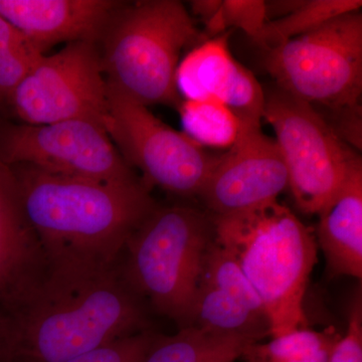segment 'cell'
I'll return each mask as SVG.
<instances>
[{
    "instance_id": "18",
    "label": "cell",
    "mask_w": 362,
    "mask_h": 362,
    "mask_svg": "<svg viewBox=\"0 0 362 362\" xmlns=\"http://www.w3.org/2000/svg\"><path fill=\"white\" fill-rule=\"evenodd\" d=\"M183 133L202 147L230 149L242 130L240 119L216 100H185L177 107Z\"/></svg>"
},
{
    "instance_id": "4",
    "label": "cell",
    "mask_w": 362,
    "mask_h": 362,
    "mask_svg": "<svg viewBox=\"0 0 362 362\" xmlns=\"http://www.w3.org/2000/svg\"><path fill=\"white\" fill-rule=\"evenodd\" d=\"M202 40L194 18L177 0L122 1L97 42L107 86L143 106L177 108L181 52Z\"/></svg>"
},
{
    "instance_id": "17",
    "label": "cell",
    "mask_w": 362,
    "mask_h": 362,
    "mask_svg": "<svg viewBox=\"0 0 362 362\" xmlns=\"http://www.w3.org/2000/svg\"><path fill=\"white\" fill-rule=\"evenodd\" d=\"M187 327L244 335L259 342L269 335L266 318L252 313L230 295L204 284H199Z\"/></svg>"
},
{
    "instance_id": "6",
    "label": "cell",
    "mask_w": 362,
    "mask_h": 362,
    "mask_svg": "<svg viewBox=\"0 0 362 362\" xmlns=\"http://www.w3.org/2000/svg\"><path fill=\"white\" fill-rule=\"evenodd\" d=\"M214 239V216L209 211L157 204L130 235L119 268L140 299H148L181 329L189 320L202 259Z\"/></svg>"
},
{
    "instance_id": "10",
    "label": "cell",
    "mask_w": 362,
    "mask_h": 362,
    "mask_svg": "<svg viewBox=\"0 0 362 362\" xmlns=\"http://www.w3.org/2000/svg\"><path fill=\"white\" fill-rule=\"evenodd\" d=\"M0 161L54 175L103 181H139L102 126L86 120L0 126Z\"/></svg>"
},
{
    "instance_id": "22",
    "label": "cell",
    "mask_w": 362,
    "mask_h": 362,
    "mask_svg": "<svg viewBox=\"0 0 362 362\" xmlns=\"http://www.w3.org/2000/svg\"><path fill=\"white\" fill-rule=\"evenodd\" d=\"M45 54L23 33L0 16V105Z\"/></svg>"
},
{
    "instance_id": "12",
    "label": "cell",
    "mask_w": 362,
    "mask_h": 362,
    "mask_svg": "<svg viewBox=\"0 0 362 362\" xmlns=\"http://www.w3.org/2000/svg\"><path fill=\"white\" fill-rule=\"evenodd\" d=\"M176 88L185 100L221 102L242 126H261L265 90L252 71L233 58L228 33L202 40L181 59Z\"/></svg>"
},
{
    "instance_id": "8",
    "label": "cell",
    "mask_w": 362,
    "mask_h": 362,
    "mask_svg": "<svg viewBox=\"0 0 362 362\" xmlns=\"http://www.w3.org/2000/svg\"><path fill=\"white\" fill-rule=\"evenodd\" d=\"M105 129L126 163L142 173L147 187L180 197H199L218 159L148 107L109 87Z\"/></svg>"
},
{
    "instance_id": "25",
    "label": "cell",
    "mask_w": 362,
    "mask_h": 362,
    "mask_svg": "<svg viewBox=\"0 0 362 362\" xmlns=\"http://www.w3.org/2000/svg\"><path fill=\"white\" fill-rule=\"evenodd\" d=\"M328 362H362V300L356 293L350 304L349 324L343 337L333 347Z\"/></svg>"
},
{
    "instance_id": "5",
    "label": "cell",
    "mask_w": 362,
    "mask_h": 362,
    "mask_svg": "<svg viewBox=\"0 0 362 362\" xmlns=\"http://www.w3.org/2000/svg\"><path fill=\"white\" fill-rule=\"evenodd\" d=\"M263 52L264 68L276 87L316 110H328L335 133L361 149V9Z\"/></svg>"
},
{
    "instance_id": "11",
    "label": "cell",
    "mask_w": 362,
    "mask_h": 362,
    "mask_svg": "<svg viewBox=\"0 0 362 362\" xmlns=\"http://www.w3.org/2000/svg\"><path fill=\"white\" fill-rule=\"evenodd\" d=\"M287 188L275 139L261 126H242L237 142L218 156L199 197L211 216H225L278 201Z\"/></svg>"
},
{
    "instance_id": "7",
    "label": "cell",
    "mask_w": 362,
    "mask_h": 362,
    "mask_svg": "<svg viewBox=\"0 0 362 362\" xmlns=\"http://www.w3.org/2000/svg\"><path fill=\"white\" fill-rule=\"evenodd\" d=\"M263 119L275 132L288 188L300 211L317 214L361 158L311 105L273 87L265 90Z\"/></svg>"
},
{
    "instance_id": "15",
    "label": "cell",
    "mask_w": 362,
    "mask_h": 362,
    "mask_svg": "<svg viewBox=\"0 0 362 362\" xmlns=\"http://www.w3.org/2000/svg\"><path fill=\"white\" fill-rule=\"evenodd\" d=\"M317 245L332 277L362 278V160L354 162L341 187L318 214Z\"/></svg>"
},
{
    "instance_id": "20",
    "label": "cell",
    "mask_w": 362,
    "mask_h": 362,
    "mask_svg": "<svg viewBox=\"0 0 362 362\" xmlns=\"http://www.w3.org/2000/svg\"><path fill=\"white\" fill-rule=\"evenodd\" d=\"M361 0H302L293 13L268 21L257 45L270 49L298 35L311 32L332 18L361 9Z\"/></svg>"
},
{
    "instance_id": "26",
    "label": "cell",
    "mask_w": 362,
    "mask_h": 362,
    "mask_svg": "<svg viewBox=\"0 0 362 362\" xmlns=\"http://www.w3.org/2000/svg\"><path fill=\"white\" fill-rule=\"evenodd\" d=\"M0 362H8L6 332H4V321H2L1 315H0Z\"/></svg>"
},
{
    "instance_id": "1",
    "label": "cell",
    "mask_w": 362,
    "mask_h": 362,
    "mask_svg": "<svg viewBox=\"0 0 362 362\" xmlns=\"http://www.w3.org/2000/svg\"><path fill=\"white\" fill-rule=\"evenodd\" d=\"M8 362H66L148 329L141 299L112 266H49L40 285L0 313Z\"/></svg>"
},
{
    "instance_id": "16",
    "label": "cell",
    "mask_w": 362,
    "mask_h": 362,
    "mask_svg": "<svg viewBox=\"0 0 362 362\" xmlns=\"http://www.w3.org/2000/svg\"><path fill=\"white\" fill-rule=\"evenodd\" d=\"M257 342L244 335L181 328L173 337L156 334L143 362H235Z\"/></svg>"
},
{
    "instance_id": "13",
    "label": "cell",
    "mask_w": 362,
    "mask_h": 362,
    "mask_svg": "<svg viewBox=\"0 0 362 362\" xmlns=\"http://www.w3.org/2000/svg\"><path fill=\"white\" fill-rule=\"evenodd\" d=\"M49 268L44 247L23 213L13 169L0 161V313L28 297Z\"/></svg>"
},
{
    "instance_id": "27",
    "label": "cell",
    "mask_w": 362,
    "mask_h": 362,
    "mask_svg": "<svg viewBox=\"0 0 362 362\" xmlns=\"http://www.w3.org/2000/svg\"><path fill=\"white\" fill-rule=\"evenodd\" d=\"M246 362H247V361H246Z\"/></svg>"
},
{
    "instance_id": "19",
    "label": "cell",
    "mask_w": 362,
    "mask_h": 362,
    "mask_svg": "<svg viewBox=\"0 0 362 362\" xmlns=\"http://www.w3.org/2000/svg\"><path fill=\"white\" fill-rule=\"evenodd\" d=\"M339 338L333 329L302 328L267 343H255L244 358L247 362H328Z\"/></svg>"
},
{
    "instance_id": "24",
    "label": "cell",
    "mask_w": 362,
    "mask_h": 362,
    "mask_svg": "<svg viewBox=\"0 0 362 362\" xmlns=\"http://www.w3.org/2000/svg\"><path fill=\"white\" fill-rule=\"evenodd\" d=\"M221 21L225 32L228 28H239L257 42L268 23L266 1L221 0Z\"/></svg>"
},
{
    "instance_id": "9",
    "label": "cell",
    "mask_w": 362,
    "mask_h": 362,
    "mask_svg": "<svg viewBox=\"0 0 362 362\" xmlns=\"http://www.w3.org/2000/svg\"><path fill=\"white\" fill-rule=\"evenodd\" d=\"M7 103L30 125L86 120L105 128L108 87L97 44L71 42L52 56L44 54Z\"/></svg>"
},
{
    "instance_id": "21",
    "label": "cell",
    "mask_w": 362,
    "mask_h": 362,
    "mask_svg": "<svg viewBox=\"0 0 362 362\" xmlns=\"http://www.w3.org/2000/svg\"><path fill=\"white\" fill-rule=\"evenodd\" d=\"M199 284L211 286L230 295L252 313L267 319L258 293L235 259L216 242V238L204 252Z\"/></svg>"
},
{
    "instance_id": "3",
    "label": "cell",
    "mask_w": 362,
    "mask_h": 362,
    "mask_svg": "<svg viewBox=\"0 0 362 362\" xmlns=\"http://www.w3.org/2000/svg\"><path fill=\"white\" fill-rule=\"evenodd\" d=\"M214 221L216 242L235 259L263 302L269 337L308 328L304 297L318 247L311 228L279 201Z\"/></svg>"
},
{
    "instance_id": "23",
    "label": "cell",
    "mask_w": 362,
    "mask_h": 362,
    "mask_svg": "<svg viewBox=\"0 0 362 362\" xmlns=\"http://www.w3.org/2000/svg\"><path fill=\"white\" fill-rule=\"evenodd\" d=\"M149 329L117 338L66 362H143L156 338Z\"/></svg>"
},
{
    "instance_id": "2",
    "label": "cell",
    "mask_w": 362,
    "mask_h": 362,
    "mask_svg": "<svg viewBox=\"0 0 362 362\" xmlns=\"http://www.w3.org/2000/svg\"><path fill=\"white\" fill-rule=\"evenodd\" d=\"M28 223L49 266H112L157 206L141 180L111 183L11 166Z\"/></svg>"
},
{
    "instance_id": "14",
    "label": "cell",
    "mask_w": 362,
    "mask_h": 362,
    "mask_svg": "<svg viewBox=\"0 0 362 362\" xmlns=\"http://www.w3.org/2000/svg\"><path fill=\"white\" fill-rule=\"evenodd\" d=\"M122 1L116 0H0V16L42 54L59 44H97Z\"/></svg>"
}]
</instances>
